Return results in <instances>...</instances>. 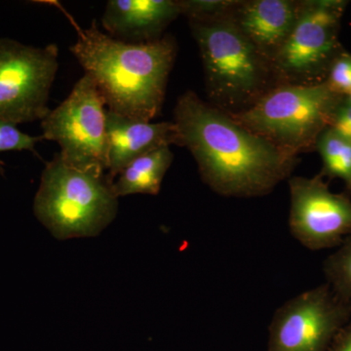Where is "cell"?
Listing matches in <instances>:
<instances>
[{
	"label": "cell",
	"mask_w": 351,
	"mask_h": 351,
	"mask_svg": "<svg viewBox=\"0 0 351 351\" xmlns=\"http://www.w3.org/2000/svg\"><path fill=\"white\" fill-rule=\"evenodd\" d=\"M174 122L181 147L195 157L205 184L221 195H267L289 178L299 160L193 91L178 99Z\"/></svg>",
	"instance_id": "obj_1"
},
{
	"label": "cell",
	"mask_w": 351,
	"mask_h": 351,
	"mask_svg": "<svg viewBox=\"0 0 351 351\" xmlns=\"http://www.w3.org/2000/svg\"><path fill=\"white\" fill-rule=\"evenodd\" d=\"M51 3L75 27L77 39L71 52L96 82L108 110L142 121L156 119L177 56L175 38L166 36L149 43H124L101 32L96 20L83 29L59 2Z\"/></svg>",
	"instance_id": "obj_2"
},
{
	"label": "cell",
	"mask_w": 351,
	"mask_h": 351,
	"mask_svg": "<svg viewBox=\"0 0 351 351\" xmlns=\"http://www.w3.org/2000/svg\"><path fill=\"white\" fill-rule=\"evenodd\" d=\"M232 10L189 20L199 48L210 104L228 114L248 110L276 85L271 64L240 31Z\"/></svg>",
	"instance_id": "obj_3"
},
{
	"label": "cell",
	"mask_w": 351,
	"mask_h": 351,
	"mask_svg": "<svg viewBox=\"0 0 351 351\" xmlns=\"http://www.w3.org/2000/svg\"><path fill=\"white\" fill-rule=\"evenodd\" d=\"M34 210L55 239L93 237L117 217L119 197L107 175L71 167L58 154L44 168Z\"/></svg>",
	"instance_id": "obj_4"
},
{
	"label": "cell",
	"mask_w": 351,
	"mask_h": 351,
	"mask_svg": "<svg viewBox=\"0 0 351 351\" xmlns=\"http://www.w3.org/2000/svg\"><path fill=\"white\" fill-rule=\"evenodd\" d=\"M327 82L315 85L278 84L244 112L230 114L247 130L288 156L316 147L343 103Z\"/></svg>",
	"instance_id": "obj_5"
},
{
	"label": "cell",
	"mask_w": 351,
	"mask_h": 351,
	"mask_svg": "<svg viewBox=\"0 0 351 351\" xmlns=\"http://www.w3.org/2000/svg\"><path fill=\"white\" fill-rule=\"evenodd\" d=\"M105 107L96 82L85 73L68 98L41 120V136L60 145V156L66 165L105 174L108 167Z\"/></svg>",
	"instance_id": "obj_6"
},
{
	"label": "cell",
	"mask_w": 351,
	"mask_h": 351,
	"mask_svg": "<svg viewBox=\"0 0 351 351\" xmlns=\"http://www.w3.org/2000/svg\"><path fill=\"white\" fill-rule=\"evenodd\" d=\"M346 5L338 0L301 1L294 29L271 63L276 85L325 82L322 75L337 57Z\"/></svg>",
	"instance_id": "obj_7"
},
{
	"label": "cell",
	"mask_w": 351,
	"mask_h": 351,
	"mask_svg": "<svg viewBox=\"0 0 351 351\" xmlns=\"http://www.w3.org/2000/svg\"><path fill=\"white\" fill-rule=\"evenodd\" d=\"M59 48L0 38V120L17 124L43 120L59 68Z\"/></svg>",
	"instance_id": "obj_8"
},
{
	"label": "cell",
	"mask_w": 351,
	"mask_h": 351,
	"mask_svg": "<svg viewBox=\"0 0 351 351\" xmlns=\"http://www.w3.org/2000/svg\"><path fill=\"white\" fill-rule=\"evenodd\" d=\"M350 316L351 304L335 294L329 284L311 289L277 309L267 351H327Z\"/></svg>",
	"instance_id": "obj_9"
},
{
	"label": "cell",
	"mask_w": 351,
	"mask_h": 351,
	"mask_svg": "<svg viewBox=\"0 0 351 351\" xmlns=\"http://www.w3.org/2000/svg\"><path fill=\"white\" fill-rule=\"evenodd\" d=\"M289 228L298 241L311 251L339 246L351 233V200L332 193L320 176L289 180Z\"/></svg>",
	"instance_id": "obj_10"
},
{
	"label": "cell",
	"mask_w": 351,
	"mask_h": 351,
	"mask_svg": "<svg viewBox=\"0 0 351 351\" xmlns=\"http://www.w3.org/2000/svg\"><path fill=\"white\" fill-rule=\"evenodd\" d=\"M301 1H237L230 16L235 24L270 64L282 48L299 17Z\"/></svg>",
	"instance_id": "obj_11"
},
{
	"label": "cell",
	"mask_w": 351,
	"mask_h": 351,
	"mask_svg": "<svg viewBox=\"0 0 351 351\" xmlns=\"http://www.w3.org/2000/svg\"><path fill=\"white\" fill-rule=\"evenodd\" d=\"M108 147V174L114 182L124 168L137 157L161 147L181 145L174 121L152 122L132 119L106 110Z\"/></svg>",
	"instance_id": "obj_12"
},
{
	"label": "cell",
	"mask_w": 351,
	"mask_h": 351,
	"mask_svg": "<svg viewBox=\"0 0 351 351\" xmlns=\"http://www.w3.org/2000/svg\"><path fill=\"white\" fill-rule=\"evenodd\" d=\"M179 15V1L174 0H110L101 25L108 36L124 43H149L162 38Z\"/></svg>",
	"instance_id": "obj_13"
},
{
	"label": "cell",
	"mask_w": 351,
	"mask_h": 351,
	"mask_svg": "<svg viewBox=\"0 0 351 351\" xmlns=\"http://www.w3.org/2000/svg\"><path fill=\"white\" fill-rule=\"evenodd\" d=\"M170 147H161L131 161L117 176L112 189L117 197L158 195L166 172L173 162Z\"/></svg>",
	"instance_id": "obj_14"
},
{
	"label": "cell",
	"mask_w": 351,
	"mask_h": 351,
	"mask_svg": "<svg viewBox=\"0 0 351 351\" xmlns=\"http://www.w3.org/2000/svg\"><path fill=\"white\" fill-rule=\"evenodd\" d=\"M324 163V171L332 177L351 181V141L341 137L331 127L321 134L316 143Z\"/></svg>",
	"instance_id": "obj_15"
},
{
	"label": "cell",
	"mask_w": 351,
	"mask_h": 351,
	"mask_svg": "<svg viewBox=\"0 0 351 351\" xmlns=\"http://www.w3.org/2000/svg\"><path fill=\"white\" fill-rule=\"evenodd\" d=\"M324 271L335 294L351 304V237L346 239L341 248L327 258Z\"/></svg>",
	"instance_id": "obj_16"
},
{
	"label": "cell",
	"mask_w": 351,
	"mask_h": 351,
	"mask_svg": "<svg viewBox=\"0 0 351 351\" xmlns=\"http://www.w3.org/2000/svg\"><path fill=\"white\" fill-rule=\"evenodd\" d=\"M43 140V136L27 135L21 132L16 124L0 120V152L29 151L36 154L34 145Z\"/></svg>",
	"instance_id": "obj_17"
},
{
	"label": "cell",
	"mask_w": 351,
	"mask_h": 351,
	"mask_svg": "<svg viewBox=\"0 0 351 351\" xmlns=\"http://www.w3.org/2000/svg\"><path fill=\"white\" fill-rule=\"evenodd\" d=\"M237 2L230 0H180L179 4L181 14L189 20L228 13Z\"/></svg>",
	"instance_id": "obj_18"
},
{
	"label": "cell",
	"mask_w": 351,
	"mask_h": 351,
	"mask_svg": "<svg viewBox=\"0 0 351 351\" xmlns=\"http://www.w3.org/2000/svg\"><path fill=\"white\" fill-rule=\"evenodd\" d=\"M336 93L348 96L351 92V56L341 54L332 61L326 80Z\"/></svg>",
	"instance_id": "obj_19"
},
{
	"label": "cell",
	"mask_w": 351,
	"mask_h": 351,
	"mask_svg": "<svg viewBox=\"0 0 351 351\" xmlns=\"http://www.w3.org/2000/svg\"><path fill=\"white\" fill-rule=\"evenodd\" d=\"M330 127L341 137L351 141V104L348 100L339 105Z\"/></svg>",
	"instance_id": "obj_20"
},
{
	"label": "cell",
	"mask_w": 351,
	"mask_h": 351,
	"mask_svg": "<svg viewBox=\"0 0 351 351\" xmlns=\"http://www.w3.org/2000/svg\"><path fill=\"white\" fill-rule=\"evenodd\" d=\"M327 351H351V321L337 332Z\"/></svg>",
	"instance_id": "obj_21"
},
{
	"label": "cell",
	"mask_w": 351,
	"mask_h": 351,
	"mask_svg": "<svg viewBox=\"0 0 351 351\" xmlns=\"http://www.w3.org/2000/svg\"><path fill=\"white\" fill-rule=\"evenodd\" d=\"M348 99H346V100H348V103H350L351 104V92L350 94L348 95Z\"/></svg>",
	"instance_id": "obj_22"
},
{
	"label": "cell",
	"mask_w": 351,
	"mask_h": 351,
	"mask_svg": "<svg viewBox=\"0 0 351 351\" xmlns=\"http://www.w3.org/2000/svg\"><path fill=\"white\" fill-rule=\"evenodd\" d=\"M348 186H350V191H351V181H350V184H348Z\"/></svg>",
	"instance_id": "obj_23"
}]
</instances>
